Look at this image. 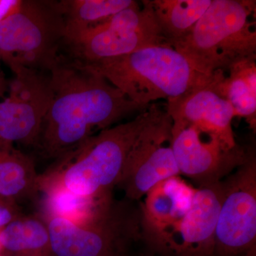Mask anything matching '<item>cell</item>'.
I'll list each match as a JSON object with an SVG mask.
<instances>
[{
  "mask_svg": "<svg viewBox=\"0 0 256 256\" xmlns=\"http://www.w3.org/2000/svg\"><path fill=\"white\" fill-rule=\"evenodd\" d=\"M50 96L36 146L47 158L63 159L96 130L110 128L142 107L99 74L64 56L50 72Z\"/></svg>",
  "mask_w": 256,
  "mask_h": 256,
  "instance_id": "cell-1",
  "label": "cell"
},
{
  "mask_svg": "<svg viewBox=\"0 0 256 256\" xmlns=\"http://www.w3.org/2000/svg\"><path fill=\"white\" fill-rule=\"evenodd\" d=\"M78 62L144 108L160 99L176 98L213 76L198 72L186 56L170 44L146 47L97 62Z\"/></svg>",
  "mask_w": 256,
  "mask_h": 256,
  "instance_id": "cell-2",
  "label": "cell"
},
{
  "mask_svg": "<svg viewBox=\"0 0 256 256\" xmlns=\"http://www.w3.org/2000/svg\"><path fill=\"white\" fill-rule=\"evenodd\" d=\"M256 2L212 0L184 40L172 45L201 74H226L233 64L256 56Z\"/></svg>",
  "mask_w": 256,
  "mask_h": 256,
  "instance_id": "cell-3",
  "label": "cell"
},
{
  "mask_svg": "<svg viewBox=\"0 0 256 256\" xmlns=\"http://www.w3.org/2000/svg\"><path fill=\"white\" fill-rule=\"evenodd\" d=\"M158 107L151 104L131 120L94 134L47 174L78 196L100 198L111 195L134 141Z\"/></svg>",
  "mask_w": 256,
  "mask_h": 256,
  "instance_id": "cell-4",
  "label": "cell"
},
{
  "mask_svg": "<svg viewBox=\"0 0 256 256\" xmlns=\"http://www.w3.org/2000/svg\"><path fill=\"white\" fill-rule=\"evenodd\" d=\"M65 22L58 1L22 0L18 11L0 22V58L14 72H50L64 56Z\"/></svg>",
  "mask_w": 256,
  "mask_h": 256,
  "instance_id": "cell-5",
  "label": "cell"
},
{
  "mask_svg": "<svg viewBox=\"0 0 256 256\" xmlns=\"http://www.w3.org/2000/svg\"><path fill=\"white\" fill-rule=\"evenodd\" d=\"M112 197L82 224L58 216L44 218L54 256H120L141 238L140 208Z\"/></svg>",
  "mask_w": 256,
  "mask_h": 256,
  "instance_id": "cell-6",
  "label": "cell"
},
{
  "mask_svg": "<svg viewBox=\"0 0 256 256\" xmlns=\"http://www.w3.org/2000/svg\"><path fill=\"white\" fill-rule=\"evenodd\" d=\"M162 44H169L143 0L134 1L129 8L86 30L66 47L70 58L92 62Z\"/></svg>",
  "mask_w": 256,
  "mask_h": 256,
  "instance_id": "cell-7",
  "label": "cell"
},
{
  "mask_svg": "<svg viewBox=\"0 0 256 256\" xmlns=\"http://www.w3.org/2000/svg\"><path fill=\"white\" fill-rule=\"evenodd\" d=\"M223 184L214 256L256 254V158L252 148L248 150L245 162Z\"/></svg>",
  "mask_w": 256,
  "mask_h": 256,
  "instance_id": "cell-8",
  "label": "cell"
},
{
  "mask_svg": "<svg viewBox=\"0 0 256 256\" xmlns=\"http://www.w3.org/2000/svg\"><path fill=\"white\" fill-rule=\"evenodd\" d=\"M172 128L166 109L158 107L134 141L118 184L128 200H139L158 183L180 174L172 149Z\"/></svg>",
  "mask_w": 256,
  "mask_h": 256,
  "instance_id": "cell-9",
  "label": "cell"
},
{
  "mask_svg": "<svg viewBox=\"0 0 256 256\" xmlns=\"http://www.w3.org/2000/svg\"><path fill=\"white\" fill-rule=\"evenodd\" d=\"M172 149L180 174L198 186L220 182L245 162L247 150L242 146L230 149L212 133L193 124L172 120Z\"/></svg>",
  "mask_w": 256,
  "mask_h": 256,
  "instance_id": "cell-10",
  "label": "cell"
},
{
  "mask_svg": "<svg viewBox=\"0 0 256 256\" xmlns=\"http://www.w3.org/2000/svg\"><path fill=\"white\" fill-rule=\"evenodd\" d=\"M13 74L9 96L0 100V140L36 146L50 104V76L28 68Z\"/></svg>",
  "mask_w": 256,
  "mask_h": 256,
  "instance_id": "cell-11",
  "label": "cell"
},
{
  "mask_svg": "<svg viewBox=\"0 0 256 256\" xmlns=\"http://www.w3.org/2000/svg\"><path fill=\"white\" fill-rule=\"evenodd\" d=\"M224 192L222 181L198 186L190 210L154 254L162 256H214L216 227Z\"/></svg>",
  "mask_w": 256,
  "mask_h": 256,
  "instance_id": "cell-12",
  "label": "cell"
},
{
  "mask_svg": "<svg viewBox=\"0 0 256 256\" xmlns=\"http://www.w3.org/2000/svg\"><path fill=\"white\" fill-rule=\"evenodd\" d=\"M225 74L217 72L183 95L168 100L166 110L172 120L184 121L212 133L233 149L238 146L232 129L235 114L230 102L218 89V82Z\"/></svg>",
  "mask_w": 256,
  "mask_h": 256,
  "instance_id": "cell-13",
  "label": "cell"
},
{
  "mask_svg": "<svg viewBox=\"0 0 256 256\" xmlns=\"http://www.w3.org/2000/svg\"><path fill=\"white\" fill-rule=\"evenodd\" d=\"M196 188L174 176L158 183L146 195L141 204V238L146 250H158L190 210Z\"/></svg>",
  "mask_w": 256,
  "mask_h": 256,
  "instance_id": "cell-14",
  "label": "cell"
},
{
  "mask_svg": "<svg viewBox=\"0 0 256 256\" xmlns=\"http://www.w3.org/2000/svg\"><path fill=\"white\" fill-rule=\"evenodd\" d=\"M38 176L33 160L12 142L0 140V197L16 202L36 197Z\"/></svg>",
  "mask_w": 256,
  "mask_h": 256,
  "instance_id": "cell-15",
  "label": "cell"
},
{
  "mask_svg": "<svg viewBox=\"0 0 256 256\" xmlns=\"http://www.w3.org/2000/svg\"><path fill=\"white\" fill-rule=\"evenodd\" d=\"M212 0H144L166 41L172 46L184 40Z\"/></svg>",
  "mask_w": 256,
  "mask_h": 256,
  "instance_id": "cell-16",
  "label": "cell"
},
{
  "mask_svg": "<svg viewBox=\"0 0 256 256\" xmlns=\"http://www.w3.org/2000/svg\"><path fill=\"white\" fill-rule=\"evenodd\" d=\"M218 82V89L230 102L236 116L256 128V56L233 64Z\"/></svg>",
  "mask_w": 256,
  "mask_h": 256,
  "instance_id": "cell-17",
  "label": "cell"
},
{
  "mask_svg": "<svg viewBox=\"0 0 256 256\" xmlns=\"http://www.w3.org/2000/svg\"><path fill=\"white\" fill-rule=\"evenodd\" d=\"M0 242L9 256H54L46 222L36 216H18L0 230Z\"/></svg>",
  "mask_w": 256,
  "mask_h": 256,
  "instance_id": "cell-18",
  "label": "cell"
},
{
  "mask_svg": "<svg viewBox=\"0 0 256 256\" xmlns=\"http://www.w3.org/2000/svg\"><path fill=\"white\" fill-rule=\"evenodd\" d=\"M38 188L45 194V217H62L76 224L90 220L111 196L92 198L78 196L64 188L48 174L38 178Z\"/></svg>",
  "mask_w": 256,
  "mask_h": 256,
  "instance_id": "cell-19",
  "label": "cell"
},
{
  "mask_svg": "<svg viewBox=\"0 0 256 256\" xmlns=\"http://www.w3.org/2000/svg\"><path fill=\"white\" fill-rule=\"evenodd\" d=\"M133 2V0L58 1L65 22V46L86 30L129 8Z\"/></svg>",
  "mask_w": 256,
  "mask_h": 256,
  "instance_id": "cell-20",
  "label": "cell"
},
{
  "mask_svg": "<svg viewBox=\"0 0 256 256\" xmlns=\"http://www.w3.org/2000/svg\"><path fill=\"white\" fill-rule=\"evenodd\" d=\"M20 216L16 204H0V230Z\"/></svg>",
  "mask_w": 256,
  "mask_h": 256,
  "instance_id": "cell-21",
  "label": "cell"
},
{
  "mask_svg": "<svg viewBox=\"0 0 256 256\" xmlns=\"http://www.w3.org/2000/svg\"><path fill=\"white\" fill-rule=\"evenodd\" d=\"M22 0H0V22L16 12Z\"/></svg>",
  "mask_w": 256,
  "mask_h": 256,
  "instance_id": "cell-22",
  "label": "cell"
},
{
  "mask_svg": "<svg viewBox=\"0 0 256 256\" xmlns=\"http://www.w3.org/2000/svg\"><path fill=\"white\" fill-rule=\"evenodd\" d=\"M120 256H162L158 255V254H154V252H149L148 250H144V252H136V254H132L129 252H124Z\"/></svg>",
  "mask_w": 256,
  "mask_h": 256,
  "instance_id": "cell-23",
  "label": "cell"
},
{
  "mask_svg": "<svg viewBox=\"0 0 256 256\" xmlns=\"http://www.w3.org/2000/svg\"><path fill=\"white\" fill-rule=\"evenodd\" d=\"M0 60H1V58H0ZM6 82H5L4 76H3L1 68H0V97H2V96L4 94L5 90H6Z\"/></svg>",
  "mask_w": 256,
  "mask_h": 256,
  "instance_id": "cell-24",
  "label": "cell"
},
{
  "mask_svg": "<svg viewBox=\"0 0 256 256\" xmlns=\"http://www.w3.org/2000/svg\"><path fill=\"white\" fill-rule=\"evenodd\" d=\"M0 204H16L11 203V202L6 201V200H4V198H1V197H0Z\"/></svg>",
  "mask_w": 256,
  "mask_h": 256,
  "instance_id": "cell-25",
  "label": "cell"
},
{
  "mask_svg": "<svg viewBox=\"0 0 256 256\" xmlns=\"http://www.w3.org/2000/svg\"><path fill=\"white\" fill-rule=\"evenodd\" d=\"M2 250V248L1 242H0V252Z\"/></svg>",
  "mask_w": 256,
  "mask_h": 256,
  "instance_id": "cell-26",
  "label": "cell"
}]
</instances>
